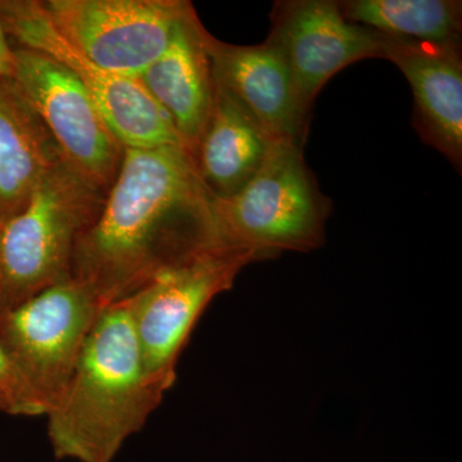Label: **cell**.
<instances>
[{"label": "cell", "mask_w": 462, "mask_h": 462, "mask_svg": "<svg viewBox=\"0 0 462 462\" xmlns=\"http://www.w3.org/2000/svg\"><path fill=\"white\" fill-rule=\"evenodd\" d=\"M103 309L89 288L69 279L0 312V343L29 418L47 415L62 396Z\"/></svg>", "instance_id": "5"}, {"label": "cell", "mask_w": 462, "mask_h": 462, "mask_svg": "<svg viewBox=\"0 0 462 462\" xmlns=\"http://www.w3.org/2000/svg\"><path fill=\"white\" fill-rule=\"evenodd\" d=\"M383 58L394 63L411 85L416 132L461 171V44L403 41L388 36Z\"/></svg>", "instance_id": "12"}, {"label": "cell", "mask_w": 462, "mask_h": 462, "mask_svg": "<svg viewBox=\"0 0 462 462\" xmlns=\"http://www.w3.org/2000/svg\"><path fill=\"white\" fill-rule=\"evenodd\" d=\"M273 142L252 116L216 84L214 108L191 158L207 189L216 199H227L256 175Z\"/></svg>", "instance_id": "15"}, {"label": "cell", "mask_w": 462, "mask_h": 462, "mask_svg": "<svg viewBox=\"0 0 462 462\" xmlns=\"http://www.w3.org/2000/svg\"><path fill=\"white\" fill-rule=\"evenodd\" d=\"M215 83L242 106L273 142L305 145L311 114L300 105L282 51L270 39L258 45L227 44L207 32Z\"/></svg>", "instance_id": "11"}, {"label": "cell", "mask_w": 462, "mask_h": 462, "mask_svg": "<svg viewBox=\"0 0 462 462\" xmlns=\"http://www.w3.org/2000/svg\"><path fill=\"white\" fill-rule=\"evenodd\" d=\"M0 23L14 47L47 54L79 79L124 148L182 147L169 116L142 81L102 69L76 50L51 25L41 0H0Z\"/></svg>", "instance_id": "7"}, {"label": "cell", "mask_w": 462, "mask_h": 462, "mask_svg": "<svg viewBox=\"0 0 462 462\" xmlns=\"http://www.w3.org/2000/svg\"><path fill=\"white\" fill-rule=\"evenodd\" d=\"M14 48V80L47 127L67 165L107 194L125 148L90 94L67 67L38 51Z\"/></svg>", "instance_id": "8"}, {"label": "cell", "mask_w": 462, "mask_h": 462, "mask_svg": "<svg viewBox=\"0 0 462 462\" xmlns=\"http://www.w3.org/2000/svg\"><path fill=\"white\" fill-rule=\"evenodd\" d=\"M105 199L106 193L60 162L25 206L0 224V312L71 279L76 245Z\"/></svg>", "instance_id": "3"}, {"label": "cell", "mask_w": 462, "mask_h": 462, "mask_svg": "<svg viewBox=\"0 0 462 462\" xmlns=\"http://www.w3.org/2000/svg\"><path fill=\"white\" fill-rule=\"evenodd\" d=\"M0 413L29 418L23 385L2 343H0Z\"/></svg>", "instance_id": "17"}, {"label": "cell", "mask_w": 462, "mask_h": 462, "mask_svg": "<svg viewBox=\"0 0 462 462\" xmlns=\"http://www.w3.org/2000/svg\"><path fill=\"white\" fill-rule=\"evenodd\" d=\"M261 261L247 249L224 245L161 273L127 298L143 366L162 393L176 380L179 358L197 321L243 267Z\"/></svg>", "instance_id": "6"}, {"label": "cell", "mask_w": 462, "mask_h": 462, "mask_svg": "<svg viewBox=\"0 0 462 462\" xmlns=\"http://www.w3.org/2000/svg\"><path fill=\"white\" fill-rule=\"evenodd\" d=\"M348 23L403 41L461 44L462 3L456 0H346Z\"/></svg>", "instance_id": "16"}, {"label": "cell", "mask_w": 462, "mask_h": 462, "mask_svg": "<svg viewBox=\"0 0 462 462\" xmlns=\"http://www.w3.org/2000/svg\"><path fill=\"white\" fill-rule=\"evenodd\" d=\"M206 35L193 7L176 27L166 51L138 78L169 116L190 156L215 103L216 83Z\"/></svg>", "instance_id": "13"}, {"label": "cell", "mask_w": 462, "mask_h": 462, "mask_svg": "<svg viewBox=\"0 0 462 462\" xmlns=\"http://www.w3.org/2000/svg\"><path fill=\"white\" fill-rule=\"evenodd\" d=\"M224 245H233L217 199L181 145L125 148L98 217L76 245L71 279L106 309L161 273Z\"/></svg>", "instance_id": "1"}, {"label": "cell", "mask_w": 462, "mask_h": 462, "mask_svg": "<svg viewBox=\"0 0 462 462\" xmlns=\"http://www.w3.org/2000/svg\"><path fill=\"white\" fill-rule=\"evenodd\" d=\"M57 32L108 71L139 78L171 42L193 8L184 0H47Z\"/></svg>", "instance_id": "9"}, {"label": "cell", "mask_w": 462, "mask_h": 462, "mask_svg": "<svg viewBox=\"0 0 462 462\" xmlns=\"http://www.w3.org/2000/svg\"><path fill=\"white\" fill-rule=\"evenodd\" d=\"M60 162V149L14 78H0V224Z\"/></svg>", "instance_id": "14"}, {"label": "cell", "mask_w": 462, "mask_h": 462, "mask_svg": "<svg viewBox=\"0 0 462 462\" xmlns=\"http://www.w3.org/2000/svg\"><path fill=\"white\" fill-rule=\"evenodd\" d=\"M163 396L143 366L129 300L106 307L62 396L45 415L54 457L115 462Z\"/></svg>", "instance_id": "2"}, {"label": "cell", "mask_w": 462, "mask_h": 462, "mask_svg": "<svg viewBox=\"0 0 462 462\" xmlns=\"http://www.w3.org/2000/svg\"><path fill=\"white\" fill-rule=\"evenodd\" d=\"M270 39L287 60L300 105L311 114L325 84L346 66L384 57L388 36L348 23L333 0L276 2Z\"/></svg>", "instance_id": "10"}, {"label": "cell", "mask_w": 462, "mask_h": 462, "mask_svg": "<svg viewBox=\"0 0 462 462\" xmlns=\"http://www.w3.org/2000/svg\"><path fill=\"white\" fill-rule=\"evenodd\" d=\"M303 147L273 142L248 184L230 199H217L230 245L264 260L284 251L310 252L324 243L330 200L307 167Z\"/></svg>", "instance_id": "4"}, {"label": "cell", "mask_w": 462, "mask_h": 462, "mask_svg": "<svg viewBox=\"0 0 462 462\" xmlns=\"http://www.w3.org/2000/svg\"><path fill=\"white\" fill-rule=\"evenodd\" d=\"M14 48L0 23V78H14Z\"/></svg>", "instance_id": "18"}]
</instances>
